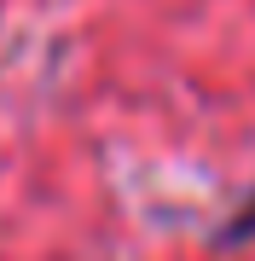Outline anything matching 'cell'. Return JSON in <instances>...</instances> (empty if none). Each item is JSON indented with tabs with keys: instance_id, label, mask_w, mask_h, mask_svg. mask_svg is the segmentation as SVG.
<instances>
[{
	"instance_id": "1",
	"label": "cell",
	"mask_w": 255,
	"mask_h": 261,
	"mask_svg": "<svg viewBox=\"0 0 255 261\" xmlns=\"http://www.w3.org/2000/svg\"><path fill=\"white\" fill-rule=\"evenodd\" d=\"M249 238H255V197L244 203V215H238V221L226 226V244H249Z\"/></svg>"
}]
</instances>
